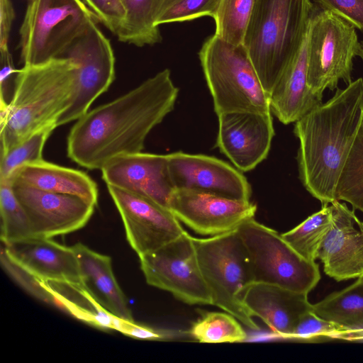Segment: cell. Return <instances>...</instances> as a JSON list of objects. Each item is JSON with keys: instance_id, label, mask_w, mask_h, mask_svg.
Returning a JSON list of instances; mask_svg holds the SVG:
<instances>
[{"instance_id": "19", "label": "cell", "mask_w": 363, "mask_h": 363, "mask_svg": "<svg viewBox=\"0 0 363 363\" xmlns=\"http://www.w3.org/2000/svg\"><path fill=\"white\" fill-rule=\"evenodd\" d=\"M1 247L15 262L44 281L82 284L79 262L72 247L49 238L33 236L2 242Z\"/></svg>"}, {"instance_id": "12", "label": "cell", "mask_w": 363, "mask_h": 363, "mask_svg": "<svg viewBox=\"0 0 363 363\" xmlns=\"http://www.w3.org/2000/svg\"><path fill=\"white\" fill-rule=\"evenodd\" d=\"M168 208L193 231L211 237L236 230L245 220L254 218L257 206L250 201L174 189Z\"/></svg>"}, {"instance_id": "37", "label": "cell", "mask_w": 363, "mask_h": 363, "mask_svg": "<svg viewBox=\"0 0 363 363\" xmlns=\"http://www.w3.org/2000/svg\"><path fill=\"white\" fill-rule=\"evenodd\" d=\"M314 5L340 16L363 32V0H313Z\"/></svg>"}, {"instance_id": "29", "label": "cell", "mask_w": 363, "mask_h": 363, "mask_svg": "<svg viewBox=\"0 0 363 363\" xmlns=\"http://www.w3.org/2000/svg\"><path fill=\"white\" fill-rule=\"evenodd\" d=\"M255 0H219L213 19L214 35L233 45H242Z\"/></svg>"}, {"instance_id": "27", "label": "cell", "mask_w": 363, "mask_h": 363, "mask_svg": "<svg viewBox=\"0 0 363 363\" xmlns=\"http://www.w3.org/2000/svg\"><path fill=\"white\" fill-rule=\"evenodd\" d=\"M333 220L330 205L308 216L293 229L281 234L284 240L301 257L315 262Z\"/></svg>"}, {"instance_id": "8", "label": "cell", "mask_w": 363, "mask_h": 363, "mask_svg": "<svg viewBox=\"0 0 363 363\" xmlns=\"http://www.w3.org/2000/svg\"><path fill=\"white\" fill-rule=\"evenodd\" d=\"M308 85L323 99L326 89L337 88L340 80L352 81L353 60L359 42L356 28L330 11L313 4L308 30Z\"/></svg>"}, {"instance_id": "22", "label": "cell", "mask_w": 363, "mask_h": 363, "mask_svg": "<svg viewBox=\"0 0 363 363\" xmlns=\"http://www.w3.org/2000/svg\"><path fill=\"white\" fill-rule=\"evenodd\" d=\"M72 247L78 259L84 288L108 313L134 322L128 300L113 274L111 258L81 242Z\"/></svg>"}, {"instance_id": "31", "label": "cell", "mask_w": 363, "mask_h": 363, "mask_svg": "<svg viewBox=\"0 0 363 363\" xmlns=\"http://www.w3.org/2000/svg\"><path fill=\"white\" fill-rule=\"evenodd\" d=\"M1 240L9 243L33 237L30 219L10 183L0 180Z\"/></svg>"}, {"instance_id": "41", "label": "cell", "mask_w": 363, "mask_h": 363, "mask_svg": "<svg viewBox=\"0 0 363 363\" xmlns=\"http://www.w3.org/2000/svg\"><path fill=\"white\" fill-rule=\"evenodd\" d=\"M336 340L363 342V329H347L340 333Z\"/></svg>"}, {"instance_id": "28", "label": "cell", "mask_w": 363, "mask_h": 363, "mask_svg": "<svg viewBox=\"0 0 363 363\" xmlns=\"http://www.w3.org/2000/svg\"><path fill=\"white\" fill-rule=\"evenodd\" d=\"M336 198L363 213V121L339 177Z\"/></svg>"}, {"instance_id": "32", "label": "cell", "mask_w": 363, "mask_h": 363, "mask_svg": "<svg viewBox=\"0 0 363 363\" xmlns=\"http://www.w3.org/2000/svg\"><path fill=\"white\" fill-rule=\"evenodd\" d=\"M55 124L33 133L18 145L1 153L0 180L7 181L21 166L43 159V150Z\"/></svg>"}, {"instance_id": "33", "label": "cell", "mask_w": 363, "mask_h": 363, "mask_svg": "<svg viewBox=\"0 0 363 363\" xmlns=\"http://www.w3.org/2000/svg\"><path fill=\"white\" fill-rule=\"evenodd\" d=\"M219 0H163L156 23L190 21L208 16L213 18Z\"/></svg>"}, {"instance_id": "3", "label": "cell", "mask_w": 363, "mask_h": 363, "mask_svg": "<svg viewBox=\"0 0 363 363\" xmlns=\"http://www.w3.org/2000/svg\"><path fill=\"white\" fill-rule=\"evenodd\" d=\"M77 39L55 57L18 70L11 99L0 108L1 153L56 125L69 107L80 67Z\"/></svg>"}, {"instance_id": "23", "label": "cell", "mask_w": 363, "mask_h": 363, "mask_svg": "<svg viewBox=\"0 0 363 363\" xmlns=\"http://www.w3.org/2000/svg\"><path fill=\"white\" fill-rule=\"evenodd\" d=\"M7 182L11 184L77 196L94 206L98 202L97 184L87 174L44 160L21 166Z\"/></svg>"}, {"instance_id": "17", "label": "cell", "mask_w": 363, "mask_h": 363, "mask_svg": "<svg viewBox=\"0 0 363 363\" xmlns=\"http://www.w3.org/2000/svg\"><path fill=\"white\" fill-rule=\"evenodd\" d=\"M333 220L318 251L325 273L337 281L363 274V221L345 203H330Z\"/></svg>"}, {"instance_id": "18", "label": "cell", "mask_w": 363, "mask_h": 363, "mask_svg": "<svg viewBox=\"0 0 363 363\" xmlns=\"http://www.w3.org/2000/svg\"><path fill=\"white\" fill-rule=\"evenodd\" d=\"M107 186L149 198L168 208L174 190L167 163V155L137 152L123 155L108 162L102 168Z\"/></svg>"}, {"instance_id": "6", "label": "cell", "mask_w": 363, "mask_h": 363, "mask_svg": "<svg viewBox=\"0 0 363 363\" xmlns=\"http://www.w3.org/2000/svg\"><path fill=\"white\" fill-rule=\"evenodd\" d=\"M98 23L82 0H27L19 29L21 63L35 65L55 57Z\"/></svg>"}, {"instance_id": "16", "label": "cell", "mask_w": 363, "mask_h": 363, "mask_svg": "<svg viewBox=\"0 0 363 363\" xmlns=\"http://www.w3.org/2000/svg\"><path fill=\"white\" fill-rule=\"evenodd\" d=\"M270 113L218 114L216 146L241 172L255 169L267 157L274 129Z\"/></svg>"}, {"instance_id": "9", "label": "cell", "mask_w": 363, "mask_h": 363, "mask_svg": "<svg viewBox=\"0 0 363 363\" xmlns=\"http://www.w3.org/2000/svg\"><path fill=\"white\" fill-rule=\"evenodd\" d=\"M250 259L254 282L308 294L320 279L318 264L301 257L281 234L254 218L237 229Z\"/></svg>"}, {"instance_id": "20", "label": "cell", "mask_w": 363, "mask_h": 363, "mask_svg": "<svg viewBox=\"0 0 363 363\" xmlns=\"http://www.w3.org/2000/svg\"><path fill=\"white\" fill-rule=\"evenodd\" d=\"M241 299L252 317L259 318L284 339L289 338L300 318L313 310L308 294L271 284L251 283L244 289Z\"/></svg>"}, {"instance_id": "14", "label": "cell", "mask_w": 363, "mask_h": 363, "mask_svg": "<svg viewBox=\"0 0 363 363\" xmlns=\"http://www.w3.org/2000/svg\"><path fill=\"white\" fill-rule=\"evenodd\" d=\"M169 177L174 189H191L223 197L250 201L252 189L240 170L205 155L175 152L167 155Z\"/></svg>"}, {"instance_id": "11", "label": "cell", "mask_w": 363, "mask_h": 363, "mask_svg": "<svg viewBox=\"0 0 363 363\" xmlns=\"http://www.w3.org/2000/svg\"><path fill=\"white\" fill-rule=\"evenodd\" d=\"M107 188L121 216L127 240L139 257L174 240L185 231L168 208L116 186Z\"/></svg>"}, {"instance_id": "15", "label": "cell", "mask_w": 363, "mask_h": 363, "mask_svg": "<svg viewBox=\"0 0 363 363\" xmlns=\"http://www.w3.org/2000/svg\"><path fill=\"white\" fill-rule=\"evenodd\" d=\"M11 186L30 219L34 236L51 238L78 230L94 211V204L77 196Z\"/></svg>"}, {"instance_id": "25", "label": "cell", "mask_w": 363, "mask_h": 363, "mask_svg": "<svg viewBox=\"0 0 363 363\" xmlns=\"http://www.w3.org/2000/svg\"><path fill=\"white\" fill-rule=\"evenodd\" d=\"M125 11L123 26L116 33L119 41L137 47L162 41L156 21L163 0H121Z\"/></svg>"}, {"instance_id": "39", "label": "cell", "mask_w": 363, "mask_h": 363, "mask_svg": "<svg viewBox=\"0 0 363 363\" xmlns=\"http://www.w3.org/2000/svg\"><path fill=\"white\" fill-rule=\"evenodd\" d=\"M15 11L11 0H0V50H9Z\"/></svg>"}, {"instance_id": "38", "label": "cell", "mask_w": 363, "mask_h": 363, "mask_svg": "<svg viewBox=\"0 0 363 363\" xmlns=\"http://www.w3.org/2000/svg\"><path fill=\"white\" fill-rule=\"evenodd\" d=\"M0 108L10 102L18 69L14 66L12 55L9 50H0Z\"/></svg>"}, {"instance_id": "21", "label": "cell", "mask_w": 363, "mask_h": 363, "mask_svg": "<svg viewBox=\"0 0 363 363\" xmlns=\"http://www.w3.org/2000/svg\"><path fill=\"white\" fill-rule=\"evenodd\" d=\"M307 34L296 55L269 95L271 113L285 125L295 123L322 104L308 85Z\"/></svg>"}, {"instance_id": "30", "label": "cell", "mask_w": 363, "mask_h": 363, "mask_svg": "<svg viewBox=\"0 0 363 363\" xmlns=\"http://www.w3.org/2000/svg\"><path fill=\"white\" fill-rule=\"evenodd\" d=\"M189 334L200 342H238L246 340L247 334L240 321L223 312H206L191 326Z\"/></svg>"}, {"instance_id": "42", "label": "cell", "mask_w": 363, "mask_h": 363, "mask_svg": "<svg viewBox=\"0 0 363 363\" xmlns=\"http://www.w3.org/2000/svg\"><path fill=\"white\" fill-rule=\"evenodd\" d=\"M358 56L363 61V40L359 42V49Z\"/></svg>"}, {"instance_id": "7", "label": "cell", "mask_w": 363, "mask_h": 363, "mask_svg": "<svg viewBox=\"0 0 363 363\" xmlns=\"http://www.w3.org/2000/svg\"><path fill=\"white\" fill-rule=\"evenodd\" d=\"M193 239L212 305L233 315L250 329L257 330L258 325L241 299L244 289L254 280L247 250L238 230Z\"/></svg>"}, {"instance_id": "40", "label": "cell", "mask_w": 363, "mask_h": 363, "mask_svg": "<svg viewBox=\"0 0 363 363\" xmlns=\"http://www.w3.org/2000/svg\"><path fill=\"white\" fill-rule=\"evenodd\" d=\"M121 333L140 340H162L168 337V335L155 329L140 325L135 322L124 320Z\"/></svg>"}, {"instance_id": "35", "label": "cell", "mask_w": 363, "mask_h": 363, "mask_svg": "<svg viewBox=\"0 0 363 363\" xmlns=\"http://www.w3.org/2000/svg\"><path fill=\"white\" fill-rule=\"evenodd\" d=\"M0 257L2 267L22 288L37 298L50 305L58 306L57 301L48 281L38 278L21 267L6 254L2 247Z\"/></svg>"}, {"instance_id": "43", "label": "cell", "mask_w": 363, "mask_h": 363, "mask_svg": "<svg viewBox=\"0 0 363 363\" xmlns=\"http://www.w3.org/2000/svg\"><path fill=\"white\" fill-rule=\"evenodd\" d=\"M360 277V278H362V279H363V274H362L361 277Z\"/></svg>"}, {"instance_id": "1", "label": "cell", "mask_w": 363, "mask_h": 363, "mask_svg": "<svg viewBox=\"0 0 363 363\" xmlns=\"http://www.w3.org/2000/svg\"><path fill=\"white\" fill-rule=\"evenodd\" d=\"M179 89L164 69L135 88L88 111L67 140L68 157L88 169H101L112 159L140 152L150 131L174 108Z\"/></svg>"}, {"instance_id": "36", "label": "cell", "mask_w": 363, "mask_h": 363, "mask_svg": "<svg viewBox=\"0 0 363 363\" xmlns=\"http://www.w3.org/2000/svg\"><path fill=\"white\" fill-rule=\"evenodd\" d=\"M100 23L116 35L123 24L125 11L121 0H82Z\"/></svg>"}, {"instance_id": "2", "label": "cell", "mask_w": 363, "mask_h": 363, "mask_svg": "<svg viewBox=\"0 0 363 363\" xmlns=\"http://www.w3.org/2000/svg\"><path fill=\"white\" fill-rule=\"evenodd\" d=\"M363 121V79L337 88L334 96L294 123L297 162L304 188L322 206L337 200L339 177Z\"/></svg>"}, {"instance_id": "4", "label": "cell", "mask_w": 363, "mask_h": 363, "mask_svg": "<svg viewBox=\"0 0 363 363\" xmlns=\"http://www.w3.org/2000/svg\"><path fill=\"white\" fill-rule=\"evenodd\" d=\"M311 0H255L243 45L269 95L298 52L308 30Z\"/></svg>"}, {"instance_id": "34", "label": "cell", "mask_w": 363, "mask_h": 363, "mask_svg": "<svg viewBox=\"0 0 363 363\" xmlns=\"http://www.w3.org/2000/svg\"><path fill=\"white\" fill-rule=\"evenodd\" d=\"M347 329L319 317L312 310L300 318L288 339L307 342L332 340Z\"/></svg>"}, {"instance_id": "10", "label": "cell", "mask_w": 363, "mask_h": 363, "mask_svg": "<svg viewBox=\"0 0 363 363\" xmlns=\"http://www.w3.org/2000/svg\"><path fill=\"white\" fill-rule=\"evenodd\" d=\"M146 282L190 305H212L201 272L193 237L186 231L160 248L139 257Z\"/></svg>"}, {"instance_id": "13", "label": "cell", "mask_w": 363, "mask_h": 363, "mask_svg": "<svg viewBox=\"0 0 363 363\" xmlns=\"http://www.w3.org/2000/svg\"><path fill=\"white\" fill-rule=\"evenodd\" d=\"M80 67L69 107L56 121L57 128L84 115L115 79V56L110 40L94 24L77 39Z\"/></svg>"}, {"instance_id": "24", "label": "cell", "mask_w": 363, "mask_h": 363, "mask_svg": "<svg viewBox=\"0 0 363 363\" xmlns=\"http://www.w3.org/2000/svg\"><path fill=\"white\" fill-rule=\"evenodd\" d=\"M48 283L57 301V307L98 328L121 330L124 320L104 309L82 284L55 281Z\"/></svg>"}, {"instance_id": "26", "label": "cell", "mask_w": 363, "mask_h": 363, "mask_svg": "<svg viewBox=\"0 0 363 363\" xmlns=\"http://www.w3.org/2000/svg\"><path fill=\"white\" fill-rule=\"evenodd\" d=\"M313 312L348 329H363V279L313 304Z\"/></svg>"}, {"instance_id": "5", "label": "cell", "mask_w": 363, "mask_h": 363, "mask_svg": "<svg viewBox=\"0 0 363 363\" xmlns=\"http://www.w3.org/2000/svg\"><path fill=\"white\" fill-rule=\"evenodd\" d=\"M199 57L217 115L271 112L269 96L243 44L233 45L213 34L203 43Z\"/></svg>"}]
</instances>
